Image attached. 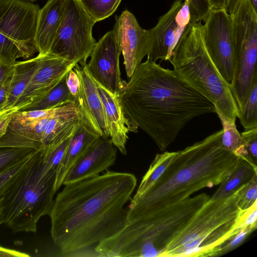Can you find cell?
Listing matches in <instances>:
<instances>
[{
	"label": "cell",
	"instance_id": "1",
	"mask_svg": "<svg viewBox=\"0 0 257 257\" xmlns=\"http://www.w3.org/2000/svg\"><path fill=\"white\" fill-rule=\"evenodd\" d=\"M137 179L131 173L106 170L69 183L57 195L49 215L54 243L64 253L111 238L125 227Z\"/></svg>",
	"mask_w": 257,
	"mask_h": 257
},
{
	"label": "cell",
	"instance_id": "2",
	"mask_svg": "<svg viewBox=\"0 0 257 257\" xmlns=\"http://www.w3.org/2000/svg\"><path fill=\"white\" fill-rule=\"evenodd\" d=\"M119 98L126 117L164 152L194 118L215 113L213 104L173 70L147 59L125 82Z\"/></svg>",
	"mask_w": 257,
	"mask_h": 257
},
{
	"label": "cell",
	"instance_id": "3",
	"mask_svg": "<svg viewBox=\"0 0 257 257\" xmlns=\"http://www.w3.org/2000/svg\"><path fill=\"white\" fill-rule=\"evenodd\" d=\"M223 130L176 152L169 166L140 198L131 201L128 223L173 205L204 188L225 180L239 157L221 147Z\"/></svg>",
	"mask_w": 257,
	"mask_h": 257
},
{
	"label": "cell",
	"instance_id": "4",
	"mask_svg": "<svg viewBox=\"0 0 257 257\" xmlns=\"http://www.w3.org/2000/svg\"><path fill=\"white\" fill-rule=\"evenodd\" d=\"M209 198L204 193L189 197L134 220L115 236L97 243L94 251L99 256H160Z\"/></svg>",
	"mask_w": 257,
	"mask_h": 257
},
{
	"label": "cell",
	"instance_id": "5",
	"mask_svg": "<svg viewBox=\"0 0 257 257\" xmlns=\"http://www.w3.org/2000/svg\"><path fill=\"white\" fill-rule=\"evenodd\" d=\"M35 151L0 200V225L14 233L33 232L40 219L49 215L53 203L56 170Z\"/></svg>",
	"mask_w": 257,
	"mask_h": 257
},
{
	"label": "cell",
	"instance_id": "6",
	"mask_svg": "<svg viewBox=\"0 0 257 257\" xmlns=\"http://www.w3.org/2000/svg\"><path fill=\"white\" fill-rule=\"evenodd\" d=\"M238 191V190H237ZM236 191L208 201L190 223L164 249L161 257L216 256L222 246L246 227Z\"/></svg>",
	"mask_w": 257,
	"mask_h": 257
},
{
	"label": "cell",
	"instance_id": "7",
	"mask_svg": "<svg viewBox=\"0 0 257 257\" xmlns=\"http://www.w3.org/2000/svg\"><path fill=\"white\" fill-rule=\"evenodd\" d=\"M201 22L191 23L169 59L176 75L203 95L225 116L238 117L229 84L210 57L204 45Z\"/></svg>",
	"mask_w": 257,
	"mask_h": 257
},
{
	"label": "cell",
	"instance_id": "8",
	"mask_svg": "<svg viewBox=\"0 0 257 257\" xmlns=\"http://www.w3.org/2000/svg\"><path fill=\"white\" fill-rule=\"evenodd\" d=\"M40 9L26 0H0V56L9 63L37 52L34 38Z\"/></svg>",
	"mask_w": 257,
	"mask_h": 257
},
{
	"label": "cell",
	"instance_id": "9",
	"mask_svg": "<svg viewBox=\"0 0 257 257\" xmlns=\"http://www.w3.org/2000/svg\"><path fill=\"white\" fill-rule=\"evenodd\" d=\"M234 69L230 89L239 113L257 82V20L240 15L231 20Z\"/></svg>",
	"mask_w": 257,
	"mask_h": 257
},
{
	"label": "cell",
	"instance_id": "10",
	"mask_svg": "<svg viewBox=\"0 0 257 257\" xmlns=\"http://www.w3.org/2000/svg\"><path fill=\"white\" fill-rule=\"evenodd\" d=\"M95 24L78 0H65L61 23L48 54L85 65L96 43L92 34Z\"/></svg>",
	"mask_w": 257,
	"mask_h": 257
},
{
	"label": "cell",
	"instance_id": "11",
	"mask_svg": "<svg viewBox=\"0 0 257 257\" xmlns=\"http://www.w3.org/2000/svg\"><path fill=\"white\" fill-rule=\"evenodd\" d=\"M202 25L206 49L219 73L231 84L234 69V48L230 15L226 9L212 10Z\"/></svg>",
	"mask_w": 257,
	"mask_h": 257
},
{
	"label": "cell",
	"instance_id": "12",
	"mask_svg": "<svg viewBox=\"0 0 257 257\" xmlns=\"http://www.w3.org/2000/svg\"><path fill=\"white\" fill-rule=\"evenodd\" d=\"M194 23L186 1L175 0L169 11L160 17L156 25L147 30L149 50L147 59L169 60L187 27Z\"/></svg>",
	"mask_w": 257,
	"mask_h": 257
},
{
	"label": "cell",
	"instance_id": "13",
	"mask_svg": "<svg viewBox=\"0 0 257 257\" xmlns=\"http://www.w3.org/2000/svg\"><path fill=\"white\" fill-rule=\"evenodd\" d=\"M120 53L111 30L96 43L90 56V61L85 64L87 71L95 81L116 95H119L125 82L120 77Z\"/></svg>",
	"mask_w": 257,
	"mask_h": 257
},
{
	"label": "cell",
	"instance_id": "14",
	"mask_svg": "<svg viewBox=\"0 0 257 257\" xmlns=\"http://www.w3.org/2000/svg\"><path fill=\"white\" fill-rule=\"evenodd\" d=\"M36 58L35 71L13 112L22 110L47 94L77 64L50 53L38 54Z\"/></svg>",
	"mask_w": 257,
	"mask_h": 257
},
{
	"label": "cell",
	"instance_id": "15",
	"mask_svg": "<svg viewBox=\"0 0 257 257\" xmlns=\"http://www.w3.org/2000/svg\"><path fill=\"white\" fill-rule=\"evenodd\" d=\"M112 31L123 55L126 75L130 78L148 54L147 30L140 26L132 13L125 10L120 16H115Z\"/></svg>",
	"mask_w": 257,
	"mask_h": 257
},
{
	"label": "cell",
	"instance_id": "16",
	"mask_svg": "<svg viewBox=\"0 0 257 257\" xmlns=\"http://www.w3.org/2000/svg\"><path fill=\"white\" fill-rule=\"evenodd\" d=\"M73 69L80 83V90L73 101L79 116L87 121L100 138H109L105 111L95 81L87 71L85 65L77 64Z\"/></svg>",
	"mask_w": 257,
	"mask_h": 257
},
{
	"label": "cell",
	"instance_id": "17",
	"mask_svg": "<svg viewBox=\"0 0 257 257\" xmlns=\"http://www.w3.org/2000/svg\"><path fill=\"white\" fill-rule=\"evenodd\" d=\"M117 148L110 138H99L84 152L66 175L63 185L99 175L113 165Z\"/></svg>",
	"mask_w": 257,
	"mask_h": 257
},
{
	"label": "cell",
	"instance_id": "18",
	"mask_svg": "<svg viewBox=\"0 0 257 257\" xmlns=\"http://www.w3.org/2000/svg\"><path fill=\"white\" fill-rule=\"evenodd\" d=\"M95 83L103 105L109 138L119 152L126 155L128 132H137L138 129L125 115L119 95L112 94L96 81Z\"/></svg>",
	"mask_w": 257,
	"mask_h": 257
},
{
	"label": "cell",
	"instance_id": "19",
	"mask_svg": "<svg viewBox=\"0 0 257 257\" xmlns=\"http://www.w3.org/2000/svg\"><path fill=\"white\" fill-rule=\"evenodd\" d=\"M100 138L84 119L79 117L66 150L56 172L54 192L63 185L69 171L86 149Z\"/></svg>",
	"mask_w": 257,
	"mask_h": 257
},
{
	"label": "cell",
	"instance_id": "20",
	"mask_svg": "<svg viewBox=\"0 0 257 257\" xmlns=\"http://www.w3.org/2000/svg\"><path fill=\"white\" fill-rule=\"evenodd\" d=\"M65 0H48L38 12L34 41L39 55L48 54L62 18Z\"/></svg>",
	"mask_w": 257,
	"mask_h": 257
},
{
	"label": "cell",
	"instance_id": "21",
	"mask_svg": "<svg viewBox=\"0 0 257 257\" xmlns=\"http://www.w3.org/2000/svg\"><path fill=\"white\" fill-rule=\"evenodd\" d=\"M36 57L14 65L6 98L0 108V116L13 112V109L28 84L36 66Z\"/></svg>",
	"mask_w": 257,
	"mask_h": 257
},
{
	"label": "cell",
	"instance_id": "22",
	"mask_svg": "<svg viewBox=\"0 0 257 257\" xmlns=\"http://www.w3.org/2000/svg\"><path fill=\"white\" fill-rule=\"evenodd\" d=\"M255 175H257V167L246 160L239 158L231 174L220 184L219 187L210 198L220 200L230 197Z\"/></svg>",
	"mask_w": 257,
	"mask_h": 257
},
{
	"label": "cell",
	"instance_id": "23",
	"mask_svg": "<svg viewBox=\"0 0 257 257\" xmlns=\"http://www.w3.org/2000/svg\"><path fill=\"white\" fill-rule=\"evenodd\" d=\"M78 118V111L73 102L56 107L43 136V149L58 135L76 122Z\"/></svg>",
	"mask_w": 257,
	"mask_h": 257
},
{
	"label": "cell",
	"instance_id": "24",
	"mask_svg": "<svg viewBox=\"0 0 257 257\" xmlns=\"http://www.w3.org/2000/svg\"><path fill=\"white\" fill-rule=\"evenodd\" d=\"M66 75L47 94L21 110L50 109L73 102V97L66 85Z\"/></svg>",
	"mask_w": 257,
	"mask_h": 257
},
{
	"label": "cell",
	"instance_id": "25",
	"mask_svg": "<svg viewBox=\"0 0 257 257\" xmlns=\"http://www.w3.org/2000/svg\"><path fill=\"white\" fill-rule=\"evenodd\" d=\"M176 153V152H165L156 154L131 201L140 198L156 182L169 166Z\"/></svg>",
	"mask_w": 257,
	"mask_h": 257
},
{
	"label": "cell",
	"instance_id": "26",
	"mask_svg": "<svg viewBox=\"0 0 257 257\" xmlns=\"http://www.w3.org/2000/svg\"><path fill=\"white\" fill-rule=\"evenodd\" d=\"M77 120L58 135L42 151L44 161L56 170L66 153Z\"/></svg>",
	"mask_w": 257,
	"mask_h": 257
},
{
	"label": "cell",
	"instance_id": "27",
	"mask_svg": "<svg viewBox=\"0 0 257 257\" xmlns=\"http://www.w3.org/2000/svg\"><path fill=\"white\" fill-rule=\"evenodd\" d=\"M215 111L222 125L220 144L222 149L235 154L241 144V136L235 125V117L225 116L217 108Z\"/></svg>",
	"mask_w": 257,
	"mask_h": 257
},
{
	"label": "cell",
	"instance_id": "28",
	"mask_svg": "<svg viewBox=\"0 0 257 257\" xmlns=\"http://www.w3.org/2000/svg\"><path fill=\"white\" fill-rule=\"evenodd\" d=\"M121 0H78L95 23L112 15Z\"/></svg>",
	"mask_w": 257,
	"mask_h": 257
},
{
	"label": "cell",
	"instance_id": "29",
	"mask_svg": "<svg viewBox=\"0 0 257 257\" xmlns=\"http://www.w3.org/2000/svg\"><path fill=\"white\" fill-rule=\"evenodd\" d=\"M241 144L235 154L257 167V127L241 134Z\"/></svg>",
	"mask_w": 257,
	"mask_h": 257
},
{
	"label": "cell",
	"instance_id": "30",
	"mask_svg": "<svg viewBox=\"0 0 257 257\" xmlns=\"http://www.w3.org/2000/svg\"><path fill=\"white\" fill-rule=\"evenodd\" d=\"M238 118L244 130L257 127V82L253 85Z\"/></svg>",
	"mask_w": 257,
	"mask_h": 257
},
{
	"label": "cell",
	"instance_id": "31",
	"mask_svg": "<svg viewBox=\"0 0 257 257\" xmlns=\"http://www.w3.org/2000/svg\"><path fill=\"white\" fill-rule=\"evenodd\" d=\"M35 151L29 148L0 147V171L18 163Z\"/></svg>",
	"mask_w": 257,
	"mask_h": 257
},
{
	"label": "cell",
	"instance_id": "32",
	"mask_svg": "<svg viewBox=\"0 0 257 257\" xmlns=\"http://www.w3.org/2000/svg\"><path fill=\"white\" fill-rule=\"evenodd\" d=\"M34 152L18 163L0 171V200L17 176L28 164Z\"/></svg>",
	"mask_w": 257,
	"mask_h": 257
},
{
	"label": "cell",
	"instance_id": "33",
	"mask_svg": "<svg viewBox=\"0 0 257 257\" xmlns=\"http://www.w3.org/2000/svg\"><path fill=\"white\" fill-rule=\"evenodd\" d=\"M237 191L238 207L242 211H245L257 202V175Z\"/></svg>",
	"mask_w": 257,
	"mask_h": 257
},
{
	"label": "cell",
	"instance_id": "34",
	"mask_svg": "<svg viewBox=\"0 0 257 257\" xmlns=\"http://www.w3.org/2000/svg\"><path fill=\"white\" fill-rule=\"evenodd\" d=\"M189 6L191 17L194 22L204 21L213 10L209 0H182Z\"/></svg>",
	"mask_w": 257,
	"mask_h": 257
},
{
	"label": "cell",
	"instance_id": "35",
	"mask_svg": "<svg viewBox=\"0 0 257 257\" xmlns=\"http://www.w3.org/2000/svg\"><path fill=\"white\" fill-rule=\"evenodd\" d=\"M255 229V228L250 226H246L242 228L237 234L221 247L217 255L227 253L237 247Z\"/></svg>",
	"mask_w": 257,
	"mask_h": 257
},
{
	"label": "cell",
	"instance_id": "36",
	"mask_svg": "<svg viewBox=\"0 0 257 257\" xmlns=\"http://www.w3.org/2000/svg\"><path fill=\"white\" fill-rule=\"evenodd\" d=\"M66 83L71 94L74 99L80 90V83L78 74L73 68L67 73Z\"/></svg>",
	"mask_w": 257,
	"mask_h": 257
},
{
	"label": "cell",
	"instance_id": "37",
	"mask_svg": "<svg viewBox=\"0 0 257 257\" xmlns=\"http://www.w3.org/2000/svg\"><path fill=\"white\" fill-rule=\"evenodd\" d=\"M14 64L9 63L0 56V85L12 75Z\"/></svg>",
	"mask_w": 257,
	"mask_h": 257
},
{
	"label": "cell",
	"instance_id": "38",
	"mask_svg": "<svg viewBox=\"0 0 257 257\" xmlns=\"http://www.w3.org/2000/svg\"><path fill=\"white\" fill-rule=\"evenodd\" d=\"M28 253L0 246V257H28Z\"/></svg>",
	"mask_w": 257,
	"mask_h": 257
},
{
	"label": "cell",
	"instance_id": "39",
	"mask_svg": "<svg viewBox=\"0 0 257 257\" xmlns=\"http://www.w3.org/2000/svg\"><path fill=\"white\" fill-rule=\"evenodd\" d=\"M11 116L12 113L4 114L0 116V139L6 133Z\"/></svg>",
	"mask_w": 257,
	"mask_h": 257
},
{
	"label": "cell",
	"instance_id": "40",
	"mask_svg": "<svg viewBox=\"0 0 257 257\" xmlns=\"http://www.w3.org/2000/svg\"><path fill=\"white\" fill-rule=\"evenodd\" d=\"M11 76L12 75L0 85V108L5 101L7 91L10 84Z\"/></svg>",
	"mask_w": 257,
	"mask_h": 257
},
{
	"label": "cell",
	"instance_id": "41",
	"mask_svg": "<svg viewBox=\"0 0 257 257\" xmlns=\"http://www.w3.org/2000/svg\"><path fill=\"white\" fill-rule=\"evenodd\" d=\"M213 10L226 9L227 0H209Z\"/></svg>",
	"mask_w": 257,
	"mask_h": 257
},
{
	"label": "cell",
	"instance_id": "42",
	"mask_svg": "<svg viewBox=\"0 0 257 257\" xmlns=\"http://www.w3.org/2000/svg\"><path fill=\"white\" fill-rule=\"evenodd\" d=\"M240 0H227L226 10L231 15L237 7Z\"/></svg>",
	"mask_w": 257,
	"mask_h": 257
},
{
	"label": "cell",
	"instance_id": "43",
	"mask_svg": "<svg viewBox=\"0 0 257 257\" xmlns=\"http://www.w3.org/2000/svg\"><path fill=\"white\" fill-rule=\"evenodd\" d=\"M250 1L254 11L257 12V0Z\"/></svg>",
	"mask_w": 257,
	"mask_h": 257
},
{
	"label": "cell",
	"instance_id": "44",
	"mask_svg": "<svg viewBox=\"0 0 257 257\" xmlns=\"http://www.w3.org/2000/svg\"><path fill=\"white\" fill-rule=\"evenodd\" d=\"M26 1H30V2H36L38 0H26Z\"/></svg>",
	"mask_w": 257,
	"mask_h": 257
}]
</instances>
